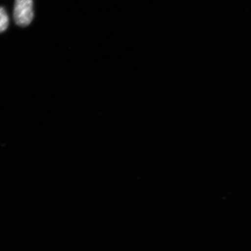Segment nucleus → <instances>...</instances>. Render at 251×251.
<instances>
[{
  "mask_svg": "<svg viewBox=\"0 0 251 251\" xmlns=\"http://www.w3.org/2000/svg\"><path fill=\"white\" fill-rule=\"evenodd\" d=\"M14 17L20 26L29 25L33 18V0H15Z\"/></svg>",
  "mask_w": 251,
  "mask_h": 251,
  "instance_id": "nucleus-1",
  "label": "nucleus"
},
{
  "mask_svg": "<svg viewBox=\"0 0 251 251\" xmlns=\"http://www.w3.org/2000/svg\"><path fill=\"white\" fill-rule=\"evenodd\" d=\"M9 24V18L5 9L0 7V33L7 29Z\"/></svg>",
  "mask_w": 251,
  "mask_h": 251,
  "instance_id": "nucleus-2",
  "label": "nucleus"
}]
</instances>
